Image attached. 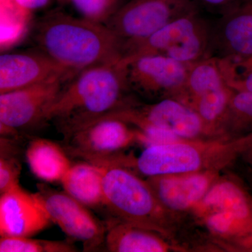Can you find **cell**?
Here are the masks:
<instances>
[{
	"label": "cell",
	"mask_w": 252,
	"mask_h": 252,
	"mask_svg": "<svg viewBox=\"0 0 252 252\" xmlns=\"http://www.w3.org/2000/svg\"><path fill=\"white\" fill-rule=\"evenodd\" d=\"M122 61L81 71L63 86L46 113L51 123L67 138L83 126L120 109L132 97Z\"/></svg>",
	"instance_id": "obj_1"
},
{
	"label": "cell",
	"mask_w": 252,
	"mask_h": 252,
	"mask_svg": "<svg viewBox=\"0 0 252 252\" xmlns=\"http://www.w3.org/2000/svg\"><path fill=\"white\" fill-rule=\"evenodd\" d=\"M34 38L39 50L76 74L122 59L124 42L107 25L61 11L41 18Z\"/></svg>",
	"instance_id": "obj_2"
},
{
	"label": "cell",
	"mask_w": 252,
	"mask_h": 252,
	"mask_svg": "<svg viewBox=\"0 0 252 252\" xmlns=\"http://www.w3.org/2000/svg\"><path fill=\"white\" fill-rule=\"evenodd\" d=\"M252 143V132L234 139L181 140L144 147L137 157L126 155L121 165L141 177L204 171L223 172Z\"/></svg>",
	"instance_id": "obj_3"
},
{
	"label": "cell",
	"mask_w": 252,
	"mask_h": 252,
	"mask_svg": "<svg viewBox=\"0 0 252 252\" xmlns=\"http://www.w3.org/2000/svg\"><path fill=\"white\" fill-rule=\"evenodd\" d=\"M99 166L103 173L104 206L117 220L156 232L187 252L180 245L178 222L145 179L120 164Z\"/></svg>",
	"instance_id": "obj_4"
},
{
	"label": "cell",
	"mask_w": 252,
	"mask_h": 252,
	"mask_svg": "<svg viewBox=\"0 0 252 252\" xmlns=\"http://www.w3.org/2000/svg\"><path fill=\"white\" fill-rule=\"evenodd\" d=\"M191 212L203 231L228 252L252 237V196L234 175L222 172Z\"/></svg>",
	"instance_id": "obj_5"
},
{
	"label": "cell",
	"mask_w": 252,
	"mask_h": 252,
	"mask_svg": "<svg viewBox=\"0 0 252 252\" xmlns=\"http://www.w3.org/2000/svg\"><path fill=\"white\" fill-rule=\"evenodd\" d=\"M213 28L200 11L172 21L146 39L124 47L123 61L144 56H162L191 64L212 57Z\"/></svg>",
	"instance_id": "obj_6"
},
{
	"label": "cell",
	"mask_w": 252,
	"mask_h": 252,
	"mask_svg": "<svg viewBox=\"0 0 252 252\" xmlns=\"http://www.w3.org/2000/svg\"><path fill=\"white\" fill-rule=\"evenodd\" d=\"M107 116L122 119L137 129L144 127L162 129L181 140L222 138L193 109L173 98L144 104L132 97L120 109Z\"/></svg>",
	"instance_id": "obj_7"
},
{
	"label": "cell",
	"mask_w": 252,
	"mask_h": 252,
	"mask_svg": "<svg viewBox=\"0 0 252 252\" xmlns=\"http://www.w3.org/2000/svg\"><path fill=\"white\" fill-rule=\"evenodd\" d=\"M63 142L68 155L99 166L117 160L135 144H141V133L122 119L105 116L83 126Z\"/></svg>",
	"instance_id": "obj_8"
},
{
	"label": "cell",
	"mask_w": 252,
	"mask_h": 252,
	"mask_svg": "<svg viewBox=\"0 0 252 252\" xmlns=\"http://www.w3.org/2000/svg\"><path fill=\"white\" fill-rule=\"evenodd\" d=\"M200 10L192 0H130L106 25L122 39L124 47L146 39L177 18Z\"/></svg>",
	"instance_id": "obj_9"
},
{
	"label": "cell",
	"mask_w": 252,
	"mask_h": 252,
	"mask_svg": "<svg viewBox=\"0 0 252 252\" xmlns=\"http://www.w3.org/2000/svg\"><path fill=\"white\" fill-rule=\"evenodd\" d=\"M122 61L126 64V80L131 92L157 101L182 99L192 63L186 64L162 56Z\"/></svg>",
	"instance_id": "obj_10"
},
{
	"label": "cell",
	"mask_w": 252,
	"mask_h": 252,
	"mask_svg": "<svg viewBox=\"0 0 252 252\" xmlns=\"http://www.w3.org/2000/svg\"><path fill=\"white\" fill-rule=\"evenodd\" d=\"M32 193L51 221L69 238L82 242L85 251H94L104 244L107 227L93 215L85 205L66 192L58 191L45 185L37 186Z\"/></svg>",
	"instance_id": "obj_11"
},
{
	"label": "cell",
	"mask_w": 252,
	"mask_h": 252,
	"mask_svg": "<svg viewBox=\"0 0 252 252\" xmlns=\"http://www.w3.org/2000/svg\"><path fill=\"white\" fill-rule=\"evenodd\" d=\"M65 82L51 79L0 94L1 136L18 137L19 130L44 124L46 113Z\"/></svg>",
	"instance_id": "obj_12"
},
{
	"label": "cell",
	"mask_w": 252,
	"mask_h": 252,
	"mask_svg": "<svg viewBox=\"0 0 252 252\" xmlns=\"http://www.w3.org/2000/svg\"><path fill=\"white\" fill-rule=\"evenodd\" d=\"M223 172L204 171L147 177L161 203L180 227L187 215L205 197Z\"/></svg>",
	"instance_id": "obj_13"
},
{
	"label": "cell",
	"mask_w": 252,
	"mask_h": 252,
	"mask_svg": "<svg viewBox=\"0 0 252 252\" xmlns=\"http://www.w3.org/2000/svg\"><path fill=\"white\" fill-rule=\"evenodd\" d=\"M77 74L41 50L6 53L0 56V94L51 79L69 81Z\"/></svg>",
	"instance_id": "obj_14"
},
{
	"label": "cell",
	"mask_w": 252,
	"mask_h": 252,
	"mask_svg": "<svg viewBox=\"0 0 252 252\" xmlns=\"http://www.w3.org/2000/svg\"><path fill=\"white\" fill-rule=\"evenodd\" d=\"M51 223L33 194L21 186L1 194V237H32L49 228Z\"/></svg>",
	"instance_id": "obj_15"
},
{
	"label": "cell",
	"mask_w": 252,
	"mask_h": 252,
	"mask_svg": "<svg viewBox=\"0 0 252 252\" xmlns=\"http://www.w3.org/2000/svg\"><path fill=\"white\" fill-rule=\"evenodd\" d=\"M252 56V0H240L213 28L212 56L244 59Z\"/></svg>",
	"instance_id": "obj_16"
},
{
	"label": "cell",
	"mask_w": 252,
	"mask_h": 252,
	"mask_svg": "<svg viewBox=\"0 0 252 252\" xmlns=\"http://www.w3.org/2000/svg\"><path fill=\"white\" fill-rule=\"evenodd\" d=\"M104 245L111 252H185L156 232L117 218L107 227Z\"/></svg>",
	"instance_id": "obj_17"
},
{
	"label": "cell",
	"mask_w": 252,
	"mask_h": 252,
	"mask_svg": "<svg viewBox=\"0 0 252 252\" xmlns=\"http://www.w3.org/2000/svg\"><path fill=\"white\" fill-rule=\"evenodd\" d=\"M61 183L64 192L89 208L105 207L100 166L86 161L72 164Z\"/></svg>",
	"instance_id": "obj_18"
},
{
	"label": "cell",
	"mask_w": 252,
	"mask_h": 252,
	"mask_svg": "<svg viewBox=\"0 0 252 252\" xmlns=\"http://www.w3.org/2000/svg\"><path fill=\"white\" fill-rule=\"evenodd\" d=\"M63 147L47 139H32L26 150L31 172L46 182H61L72 163Z\"/></svg>",
	"instance_id": "obj_19"
},
{
	"label": "cell",
	"mask_w": 252,
	"mask_h": 252,
	"mask_svg": "<svg viewBox=\"0 0 252 252\" xmlns=\"http://www.w3.org/2000/svg\"><path fill=\"white\" fill-rule=\"evenodd\" d=\"M225 138L234 139L252 132V91L233 90L228 108L220 123Z\"/></svg>",
	"instance_id": "obj_20"
},
{
	"label": "cell",
	"mask_w": 252,
	"mask_h": 252,
	"mask_svg": "<svg viewBox=\"0 0 252 252\" xmlns=\"http://www.w3.org/2000/svg\"><path fill=\"white\" fill-rule=\"evenodd\" d=\"M77 248L68 240H36L31 237H1V252H75Z\"/></svg>",
	"instance_id": "obj_21"
},
{
	"label": "cell",
	"mask_w": 252,
	"mask_h": 252,
	"mask_svg": "<svg viewBox=\"0 0 252 252\" xmlns=\"http://www.w3.org/2000/svg\"><path fill=\"white\" fill-rule=\"evenodd\" d=\"M16 137L1 136L0 193H4L19 185L21 165L18 157Z\"/></svg>",
	"instance_id": "obj_22"
},
{
	"label": "cell",
	"mask_w": 252,
	"mask_h": 252,
	"mask_svg": "<svg viewBox=\"0 0 252 252\" xmlns=\"http://www.w3.org/2000/svg\"><path fill=\"white\" fill-rule=\"evenodd\" d=\"M217 59L225 82L230 89L252 91V56L244 59Z\"/></svg>",
	"instance_id": "obj_23"
},
{
	"label": "cell",
	"mask_w": 252,
	"mask_h": 252,
	"mask_svg": "<svg viewBox=\"0 0 252 252\" xmlns=\"http://www.w3.org/2000/svg\"><path fill=\"white\" fill-rule=\"evenodd\" d=\"M126 0H69L81 17L107 24Z\"/></svg>",
	"instance_id": "obj_24"
},
{
	"label": "cell",
	"mask_w": 252,
	"mask_h": 252,
	"mask_svg": "<svg viewBox=\"0 0 252 252\" xmlns=\"http://www.w3.org/2000/svg\"><path fill=\"white\" fill-rule=\"evenodd\" d=\"M192 1L200 9L203 8L222 16L238 4L240 0H192Z\"/></svg>",
	"instance_id": "obj_25"
},
{
	"label": "cell",
	"mask_w": 252,
	"mask_h": 252,
	"mask_svg": "<svg viewBox=\"0 0 252 252\" xmlns=\"http://www.w3.org/2000/svg\"><path fill=\"white\" fill-rule=\"evenodd\" d=\"M18 7L25 11H33L45 7L51 0H12Z\"/></svg>",
	"instance_id": "obj_26"
},
{
	"label": "cell",
	"mask_w": 252,
	"mask_h": 252,
	"mask_svg": "<svg viewBox=\"0 0 252 252\" xmlns=\"http://www.w3.org/2000/svg\"><path fill=\"white\" fill-rule=\"evenodd\" d=\"M238 160H241L248 170L249 177L252 185V143L240 154Z\"/></svg>",
	"instance_id": "obj_27"
},
{
	"label": "cell",
	"mask_w": 252,
	"mask_h": 252,
	"mask_svg": "<svg viewBox=\"0 0 252 252\" xmlns=\"http://www.w3.org/2000/svg\"><path fill=\"white\" fill-rule=\"evenodd\" d=\"M233 252H252V237L237 245Z\"/></svg>",
	"instance_id": "obj_28"
},
{
	"label": "cell",
	"mask_w": 252,
	"mask_h": 252,
	"mask_svg": "<svg viewBox=\"0 0 252 252\" xmlns=\"http://www.w3.org/2000/svg\"><path fill=\"white\" fill-rule=\"evenodd\" d=\"M57 1L61 4H65L69 3V0H57Z\"/></svg>",
	"instance_id": "obj_29"
}]
</instances>
